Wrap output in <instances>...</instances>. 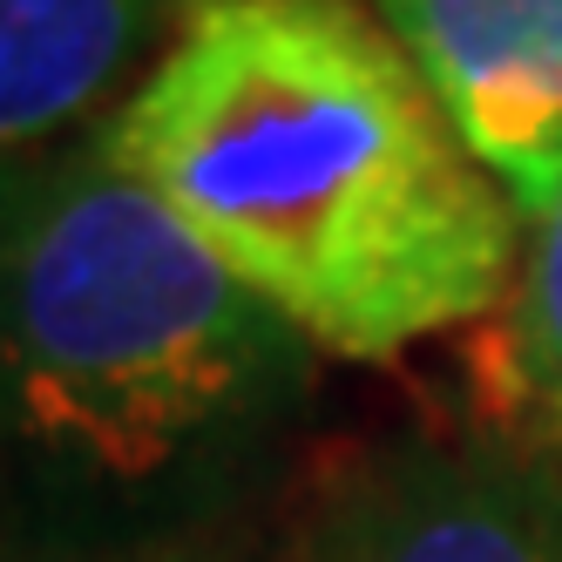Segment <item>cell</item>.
<instances>
[{
  "instance_id": "cell-1",
  "label": "cell",
  "mask_w": 562,
  "mask_h": 562,
  "mask_svg": "<svg viewBox=\"0 0 562 562\" xmlns=\"http://www.w3.org/2000/svg\"><path fill=\"white\" fill-rule=\"evenodd\" d=\"M102 156L339 359L488 318L529 231L359 0H196Z\"/></svg>"
},
{
  "instance_id": "cell-2",
  "label": "cell",
  "mask_w": 562,
  "mask_h": 562,
  "mask_svg": "<svg viewBox=\"0 0 562 562\" xmlns=\"http://www.w3.org/2000/svg\"><path fill=\"white\" fill-rule=\"evenodd\" d=\"M305 333L102 143L0 251V427L95 488H149L278 407Z\"/></svg>"
},
{
  "instance_id": "cell-3",
  "label": "cell",
  "mask_w": 562,
  "mask_h": 562,
  "mask_svg": "<svg viewBox=\"0 0 562 562\" xmlns=\"http://www.w3.org/2000/svg\"><path fill=\"white\" fill-rule=\"evenodd\" d=\"M521 217L562 190V0H373Z\"/></svg>"
},
{
  "instance_id": "cell-4",
  "label": "cell",
  "mask_w": 562,
  "mask_h": 562,
  "mask_svg": "<svg viewBox=\"0 0 562 562\" xmlns=\"http://www.w3.org/2000/svg\"><path fill=\"white\" fill-rule=\"evenodd\" d=\"M326 562H562V502L515 454L407 448L339 502Z\"/></svg>"
},
{
  "instance_id": "cell-5",
  "label": "cell",
  "mask_w": 562,
  "mask_h": 562,
  "mask_svg": "<svg viewBox=\"0 0 562 562\" xmlns=\"http://www.w3.org/2000/svg\"><path fill=\"white\" fill-rule=\"evenodd\" d=\"M177 0H0V156H21L115 89Z\"/></svg>"
},
{
  "instance_id": "cell-6",
  "label": "cell",
  "mask_w": 562,
  "mask_h": 562,
  "mask_svg": "<svg viewBox=\"0 0 562 562\" xmlns=\"http://www.w3.org/2000/svg\"><path fill=\"white\" fill-rule=\"evenodd\" d=\"M474 346L481 414L495 420L502 454L562 474V190L521 231V265L508 299L481 318Z\"/></svg>"
},
{
  "instance_id": "cell-7",
  "label": "cell",
  "mask_w": 562,
  "mask_h": 562,
  "mask_svg": "<svg viewBox=\"0 0 562 562\" xmlns=\"http://www.w3.org/2000/svg\"><path fill=\"white\" fill-rule=\"evenodd\" d=\"M34 190H42V170H27L21 156H0V251H8V237L21 231Z\"/></svg>"
}]
</instances>
